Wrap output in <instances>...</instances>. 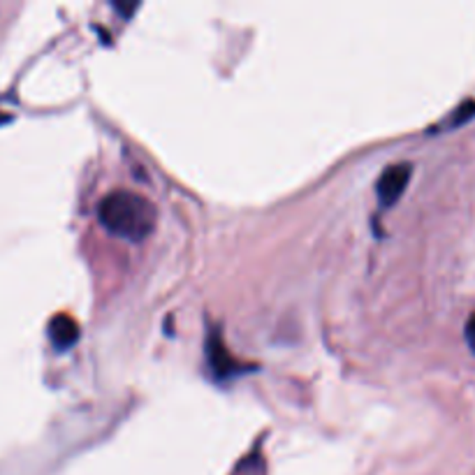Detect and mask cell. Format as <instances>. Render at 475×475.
Masks as SVG:
<instances>
[{"mask_svg": "<svg viewBox=\"0 0 475 475\" xmlns=\"http://www.w3.org/2000/svg\"><path fill=\"white\" fill-rule=\"evenodd\" d=\"M473 116H475V100H469V103H464L462 107H457V110H454L453 126H462V123L471 121Z\"/></svg>", "mask_w": 475, "mask_h": 475, "instance_id": "5", "label": "cell"}, {"mask_svg": "<svg viewBox=\"0 0 475 475\" xmlns=\"http://www.w3.org/2000/svg\"><path fill=\"white\" fill-rule=\"evenodd\" d=\"M207 360H209V366H211V372L216 373V378H220V381H228V378L237 376V373H244L241 372L239 362L229 355V350L225 348L223 336H219V332L209 334Z\"/></svg>", "mask_w": 475, "mask_h": 475, "instance_id": "3", "label": "cell"}, {"mask_svg": "<svg viewBox=\"0 0 475 475\" xmlns=\"http://www.w3.org/2000/svg\"><path fill=\"white\" fill-rule=\"evenodd\" d=\"M98 219L107 232L119 239L139 241L147 239L158 223V209L148 197L132 191H114L98 207Z\"/></svg>", "mask_w": 475, "mask_h": 475, "instance_id": "1", "label": "cell"}, {"mask_svg": "<svg viewBox=\"0 0 475 475\" xmlns=\"http://www.w3.org/2000/svg\"><path fill=\"white\" fill-rule=\"evenodd\" d=\"M410 176H413V165L410 163L390 165L388 170L378 176L376 195L381 207H394L397 204V200L404 195L406 186H408Z\"/></svg>", "mask_w": 475, "mask_h": 475, "instance_id": "2", "label": "cell"}, {"mask_svg": "<svg viewBox=\"0 0 475 475\" xmlns=\"http://www.w3.org/2000/svg\"><path fill=\"white\" fill-rule=\"evenodd\" d=\"M5 121H10V116H5V114H0V123H5Z\"/></svg>", "mask_w": 475, "mask_h": 475, "instance_id": "8", "label": "cell"}, {"mask_svg": "<svg viewBox=\"0 0 475 475\" xmlns=\"http://www.w3.org/2000/svg\"><path fill=\"white\" fill-rule=\"evenodd\" d=\"M114 7L121 12V14H123V17L128 19L132 14V12H135L139 5H137V3H132V5H121V3H114Z\"/></svg>", "mask_w": 475, "mask_h": 475, "instance_id": "7", "label": "cell"}, {"mask_svg": "<svg viewBox=\"0 0 475 475\" xmlns=\"http://www.w3.org/2000/svg\"><path fill=\"white\" fill-rule=\"evenodd\" d=\"M47 334H49V341L56 350H67L79 341V325H76L75 318L58 313L47 325Z\"/></svg>", "mask_w": 475, "mask_h": 475, "instance_id": "4", "label": "cell"}, {"mask_svg": "<svg viewBox=\"0 0 475 475\" xmlns=\"http://www.w3.org/2000/svg\"><path fill=\"white\" fill-rule=\"evenodd\" d=\"M466 344L475 353V313L469 318V323H466Z\"/></svg>", "mask_w": 475, "mask_h": 475, "instance_id": "6", "label": "cell"}]
</instances>
